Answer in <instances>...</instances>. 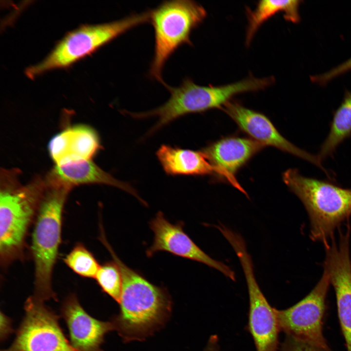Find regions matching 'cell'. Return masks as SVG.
Returning <instances> with one entry per match:
<instances>
[{"label":"cell","mask_w":351,"mask_h":351,"mask_svg":"<svg viewBox=\"0 0 351 351\" xmlns=\"http://www.w3.org/2000/svg\"><path fill=\"white\" fill-rule=\"evenodd\" d=\"M102 243L117 264L122 275L120 312L113 321L115 330L125 340L143 339L167 319L171 305L169 294L165 289L153 284L124 264L106 239Z\"/></svg>","instance_id":"cell-1"},{"label":"cell","mask_w":351,"mask_h":351,"mask_svg":"<svg viewBox=\"0 0 351 351\" xmlns=\"http://www.w3.org/2000/svg\"><path fill=\"white\" fill-rule=\"evenodd\" d=\"M282 179L308 213L311 239L326 247L334 239L335 230L351 216V188L305 176L295 168L285 171Z\"/></svg>","instance_id":"cell-2"},{"label":"cell","mask_w":351,"mask_h":351,"mask_svg":"<svg viewBox=\"0 0 351 351\" xmlns=\"http://www.w3.org/2000/svg\"><path fill=\"white\" fill-rule=\"evenodd\" d=\"M273 82L272 77H250L240 81L219 86H200L191 78L184 79L177 87L166 84L170 93L167 101L156 109L143 113L128 112L136 118L156 117L158 120L150 129L152 134L172 121L186 115L201 113L214 108H223L234 96L244 92L264 89Z\"/></svg>","instance_id":"cell-3"},{"label":"cell","mask_w":351,"mask_h":351,"mask_svg":"<svg viewBox=\"0 0 351 351\" xmlns=\"http://www.w3.org/2000/svg\"><path fill=\"white\" fill-rule=\"evenodd\" d=\"M70 189L48 184L35 222L31 245L35 266L34 296L43 302L55 297L52 274L61 242L63 209Z\"/></svg>","instance_id":"cell-4"},{"label":"cell","mask_w":351,"mask_h":351,"mask_svg":"<svg viewBox=\"0 0 351 351\" xmlns=\"http://www.w3.org/2000/svg\"><path fill=\"white\" fill-rule=\"evenodd\" d=\"M47 186L3 184L0 193V262L3 268L24 257L26 239L35 222Z\"/></svg>","instance_id":"cell-5"},{"label":"cell","mask_w":351,"mask_h":351,"mask_svg":"<svg viewBox=\"0 0 351 351\" xmlns=\"http://www.w3.org/2000/svg\"><path fill=\"white\" fill-rule=\"evenodd\" d=\"M150 12L147 11L108 23L81 25L67 33L42 61L29 67L25 74L32 78L50 70L69 67L133 28L150 22Z\"/></svg>","instance_id":"cell-6"},{"label":"cell","mask_w":351,"mask_h":351,"mask_svg":"<svg viewBox=\"0 0 351 351\" xmlns=\"http://www.w3.org/2000/svg\"><path fill=\"white\" fill-rule=\"evenodd\" d=\"M207 16L204 7L191 0L165 1L150 11L155 33L154 54L149 76L165 86L162 76L165 64L182 45H191L192 32Z\"/></svg>","instance_id":"cell-7"},{"label":"cell","mask_w":351,"mask_h":351,"mask_svg":"<svg viewBox=\"0 0 351 351\" xmlns=\"http://www.w3.org/2000/svg\"><path fill=\"white\" fill-rule=\"evenodd\" d=\"M330 279L327 271L303 299L288 309H275L280 330L323 351H332L323 333L325 302Z\"/></svg>","instance_id":"cell-8"},{"label":"cell","mask_w":351,"mask_h":351,"mask_svg":"<svg viewBox=\"0 0 351 351\" xmlns=\"http://www.w3.org/2000/svg\"><path fill=\"white\" fill-rule=\"evenodd\" d=\"M25 315L11 346L2 351H79L70 343L59 326L58 316L31 296Z\"/></svg>","instance_id":"cell-9"},{"label":"cell","mask_w":351,"mask_h":351,"mask_svg":"<svg viewBox=\"0 0 351 351\" xmlns=\"http://www.w3.org/2000/svg\"><path fill=\"white\" fill-rule=\"evenodd\" d=\"M242 268L249 296V327L256 351H277L280 330L275 309L261 292L256 280L253 262L243 239L232 244Z\"/></svg>","instance_id":"cell-10"},{"label":"cell","mask_w":351,"mask_h":351,"mask_svg":"<svg viewBox=\"0 0 351 351\" xmlns=\"http://www.w3.org/2000/svg\"><path fill=\"white\" fill-rule=\"evenodd\" d=\"M238 127L252 139L264 146H270L287 153L317 167L332 179L334 176L322 165L317 155L298 147L284 137L264 114L231 100L222 108Z\"/></svg>","instance_id":"cell-11"},{"label":"cell","mask_w":351,"mask_h":351,"mask_svg":"<svg viewBox=\"0 0 351 351\" xmlns=\"http://www.w3.org/2000/svg\"><path fill=\"white\" fill-rule=\"evenodd\" d=\"M149 224L154 237L152 245L146 252L147 257H151L159 251L167 252L204 264L232 280H235V273L228 266L212 258L191 239L183 230V222L172 224L159 211Z\"/></svg>","instance_id":"cell-12"},{"label":"cell","mask_w":351,"mask_h":351,"mask_svg":"<svg viewBox=\"0 0 351 351\" xmlns=\"http://www.w3.org/2000/svg\"><path fill=\"white\" fill-rule=\"evenodd\" d=\"M264 147L252 138L229 136L212 143L202 151L214 168L215 176L248 196L237 181L236 174Z\"/></svg>","instance_id":"cell-13"},{"label":"cell","mask_w":351,"mask_h":351,"mask_svg":"<svg viewBox=\"0 0 351 351\" xmlns=\"http://www.w3.org/2000/svg\"><path fill=\"white\" fill-rule=\"evenodd\" d=\"M323 269L328 272L336 295L339 320L347 351H351V259L346 245L326 253Z\"/></svg>","instance_id":"cell-14"},{"label":"cell","mask_w":351,"mask_h":351,"mask_svg":"<svg viewBox=\"0 0 351 351\" xmlns=\"http://www.w3.org/2000/svg\"><path fill=\"white\" fill-rule=\"evenodd\" d=\"M71 344L79 351H100L104 335L115 330L114 322L99 321L82 308L75 295L68 297L62 308Z\"/></svg>","instance_id":"cell-15"},{"label":"cell","mask_w":351,"mask_h":351,"mask_svg":"<svg viewBox=\"0 0 351 351\" xmlns=\"http://www.w3.org/2000/svg\"><path fill=\"white\" fill-rule=\"evenodd\" d=\"M99 147L97 133L85 125L65 129L55 136L48 144L50 156L57 165L90 159Z\"/></svg>","instance_id":"cell-16"},{"label":"cell","mask_w":351,"mask_h":351,"mask_svg":"<svg viewBox=\"0 0 351 351\" xmlns=\"http://www.w3.org/2000/svg\"><path fill=\"white\" fill-rule=\"evenodd\" d=\"M50 179L70 188L74 185L91 183L114 186L128 192L136 197L143 204H146L131 185L116 179L90 159L56 165Z\"/></svg>","instance_id":"cell-17"},{"label":"cell","mask_w":351,"mask_h":351,"mask_svg":"<svg viewBox=\"0 0 351 351\" xmlns=\"http://www.w3.org/2000/svg\"><path fill=\"white\" fill-rule=\"evenodd\" d=\"M156 156L169 175H215V171L204 152L163 145Z\"/></svg>","instance_id":"cell-18"},{"label":"cell","mask_w":351,"mask_h":351,"mask_svg":"<svg viewBox=\"0 0 351 351\" xmlns=\"http://www.w3.org/2000/svg\"><path fill=\"white\" fill-rule=\"evenodd\" d=\"M351 137V91H346L341 104L334 111L329 133L318 154L321 161L332 157L338 146Z\"/></svg>","instance_id":"cell-19"},{"label":"cell","mask_w":351,"mask_h":351,"mask_svg":"<svg viewBox=\"0 0 351 351\" xmlns=\"http://www.w3.org/2000/svg\"><path fill=\"white\" fill-rule=\"evenodd\" d=\"M298 0H263L258 2L254 11H247L248 25L246 32V43L249 44L260 26L273 15L282 12L286 20L293 23L300 20Z\"/></svg>","instance_id":"cell-20"},{"label":"cell","mask_w":351,"mask_h":351,"mask_svg":"<svg viewBox=\"0 0 351 351\" xmlns=\"http://www.w3.org/2000/svg\"><path fill=\"white\" fill-rule=\"evenodd\" d=\"M63 261L76 273L89 278H95L100 266L94 255L81 243L75 245Z\"/></svg>","instance_id":"cell-21"},{"label":"cell","mask_w":351,"mask_h":351,"mask_svg":"<svg viewBox=\"0 0 351 351\" xmlns=\"http://www.w3.org/2000/svg\"><path fill=\"white\" fill-rule=\"evenodd\" d=\"M95 279L104 292L119 302L122 278L119 267L114 260L100 265Z\"/></svg>","instance_id":"cell-22"},{"label":"cell","mask_w":351,"mask_h":351,"mask_svg":"<svg viewBox=\"0 0 351 351\" xmlns=\"http://www.w3.org/2000/svg\"><path fill=\"white\" fill-rule=\"evenodd\" d=\"M351 70V58L323 74L311 77L312 82L324 84L333 78Z\"/></svg>","instance_id":"cell-23"},{"label":"cell","mask_w":351,"mask_h":351,"mask_svg":"<svg viewBox=\"0 0 351 351\" xmlns=\"http://www.w3.org/2000/svg\"><path fill=\"white\" fill-rule=\"evenodd\" d=\"M281 351H323L302 340L286 335L282 344Z\"/></svg>","instance_id":"cell-24"},{"label":"cell","mask_w":351,"mask_h":351,"mask_svg":"<svg viewBox=\"0 0 351 351\" xmlns=\"http://www.w3.org/2000/svg\"><path fill=\"white\" fill-rule=\"evenodd\" d=\"M0 329L1 338L6 336L11 331L9 320L2 312L0 313Z\"/></svg>","instance_id":"cell-25"},{"label":"cell","mask_w":351,"mask_h":351,"mask_svg":"<svg viewBox=\"0 0 351 351\" xmlns=\"http://www.w3.org/2000/svg\"><path fill=\"white\" fill-rule=\"evenodd\" d=\"M218 340L216 335H212L204 351H219Z\"/></svg>","instance_id":"cell-26"}]
</instances>
